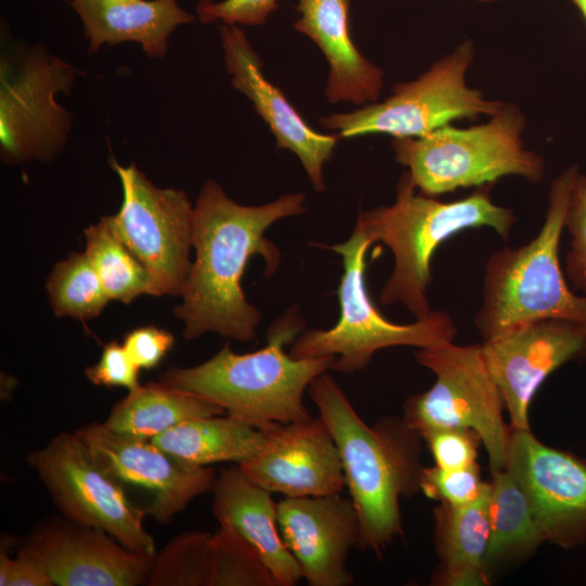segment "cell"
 <instances>
[{
  "instance_id": "6da1fadb",
  "label": "cell",
  "mask_w": 586,
  "mask_h": 586,
  "mask_svg": "<svg viewBox=\"0 0 586 586\" xmlns=\"http://www.w3.org/2000/svg\"><path fill=\"white\" fill-rule=\"evenodd\" d=\"M305 194L289 193L262 205L234 202L214 180L204 182L194 205L192 247L195 259L175 308L183 336L206 332L247 342L255 337L259 310L242 290V277L254 255L265 262V276L279 267L281 254L265 237L276 221L306 211Z\"/></svg>"
},
{
  "instance_id": "7a4b0ae2",
  "label": "cell",
  "mask_w": 586,
  "mask_h": 586,
  "mask_svg": "<svg viewBox=\"0 0 586 586\" xmlns=\"http://www.w3.org/2000/svg\"><path fill=\"white\" fill-rule=\"evenodd\" d=\"M308 392L340 453L359 519L358 547L380 556L403 533L400 497L420 491L422 436L393 416L368 426L327 372Z\"/></svg>"
},
{
  "instance_id": "3957f363",
  "label": "cell",
  "mask_w": 586,
  "mask_h": 586,
  "mask_svg": "<svg viewBox=\"0 0 586 586\" xmlns=\"http://www.w3.org/2000/svg\"><path fill=\"white\" fill-rule=\"evenodd\" d=\"M304 326L298 311L289 309L269 326L263 348L238 354L226 344L205 362L166 370L160 382L207 399L258 430L308 420L304 393L315 378L332 369L335 358L297 359L284 352Z\"/></svg>"
},
{
  "instance_id": "277c9868",
  "label": "cell",
  "mask_w": 586,
  "mask_h": 586,
  "mask_svg": "<svg viewBox=\"0 0 586 586\" xmlns=\"http://www.w3.org/2000/svg\"><path fill=\"white\" fill-rule=\"evenodd\" d=\"M492 184L477 187L470 195L442 202L426 195L405 173L396 187L393 204L358 215L356 226L370 243L381 242L394 255V268L380 292L382 305L403 304L417 319L432 314L428 286L431 260L447 239L469 228L489 227L508 240L517 217L512 209L491 198Z\"/></svg>"
},
{
  "instance_id": "5b68a950",
  "label": "cell",
  "mask_w": 586,
  "mask_h": 586,
  "mask_svg": "<svg viewBox=\"0 0 586 586\" xmlns=\"http://www.w3.org/2000/svg\"><path fill=\"white\" fill-rule=\"evenodd\" d=\"M578 173L572 165L552 180L545 220L534 239L519 247H502L487 259L482 304L474 318L484 340L545 318L586 322V295L570 290L559 262L566 206Z\"/></svg>"
},
{
  "instance_id": "8992f818",
  "label": "cell",
  "mask_w": 586,
  "mask_h": 586,
  "mask_svg": "<svg viewBox=\"0 0 586 586\" xmlns=\"http://www.w3.org/2000/svg\"><path fill=\"white\" fill-rule=\"evenodd\" d=\"M526 119L514 103L469 128L450 125L417 138H394L396 161L408 168L413 186L426 195L493 184L505 176L538 182L545 161L522 139Z\"/></svg>"
},
{
  "instance_id": "52a82bcc",
  "label": "cell",
  "mask_w": 586,
  "mask_h": 586,
  "mask_svg": "<svg viewBox=\"0 0 586 586\" xmlns=\"http://www.w3.org/2000/svg\"><path fill=\"white\" fill-rule=\"evenodd\" d=\"M370 245L365 232L355 226L345 242L330 246L343 262L336 291L340 318L330 329L302 332L291 344L293 358L331 356L335 358L332 369L354 373L366 368L382 348H435L453 343L457 329L447 313L433 310L430 316L407 324L392 322L381 315L366 285V254Z\"/></svg>"
},
{
  "instance_id": "ba28073f",
  "label": "cell",
  "mask_w": 586,
  "mask_h": 586,
  "mask_svg": "<svg viewBox=\"0 0 586 586\" xmlns=\"http://www.w3.org/2000/svg\"><path fill=\"white\" fill-rule=\"evenodd\" d=\"M78 71L41 41L11 39L1 29L0 157L4 164L51 162L65 148L72 114L58 94H69Z\"/></svg>"
},
{
  "instance_id": "9c48e42d",
  "label": "cell",
  "mask_w": 586,
  "mask_h": 586,
  "mask_svg": "<svg viewBox=\"0 0 586 586\" xmlns=\"http://www.w3.org/2000/svg\"><path fill=\"white\" fill-rule=\"evenodd\" d=\"M474 55L473 43L466 40L418 78L396 84L383 101L323 116L319 123L328 130H336L339 138L372 133L417 138L456 119L492 116L505 102L491 100L467 85L466 75Z\"/></svg>"
},
{
  "instance_id": "30bf717a",
  "label": "cell",
  "mask_w": 586,
  "mask_h": 586,
  "mask_svg": "<svg viewBox=\"0 0 586 586\" xmlns=\"http://www.w3.org/2000/svg\"><path fill=\"white\" fill-rule=\"evenodd\" d=\"M415 358L436 380L428 391L406 399L404 421L421 436L438 429H471L485 446L492 472L505 469L511 425L504 421V398L482 344L419 348Z\"/></svg>"
},
{
  "instance_id": "8fae6325",
  "label": "cell",
  "mask_w": 586,
  "mask_h": 586,
  "mask_svg": "<svg viewBox=\"0 0 586 586\" xmlns=\"http://www.w3.org/2000/svg\"><path fill=\"white\" fill-rule=\"evenodd\" d=\"M26 461L66 520L102 530L126 548L154 559V538L143 525L145 510L98 466L76 432L58 434L30 451Z\"/></svg>"
},
{
  "instance_id": "7c38bea8",
  "label": "cell",
  "mask_w": 586,
  "mask_h": 586,
  "mask_svg": "<svg viewBox=\"0 0 586 586\" xmlns=\"http://www.w3.org/2000/svg\"><path fill=\"white\" fill-rule=\"evenodd\" d=\"M109 163L123 190L119 211L107 216L111 227L148 269L160 295L181 296L192 264L194 206L183 190L156 187L135 164Z\"/></svg>"
},
{
  "instance_id": "4fadbf2b",
  "label": "cell",
  "mask_w": 586,
  "mask_h": 586,
  "mask_svg": "<svg viewBox=\"0 0 586 586\" xmlns=\"http://www.w3.org/2000/svg\"><path fill=\"white\" fill-rule=\"evenodd\" d=\"M505 469L523 489L545 542L562 548L586 543V459L511 426Z\"/></svg>"
},
{
  "instance_id": "5bb4252c",
  "label": "cell",
  "mask_w": 586,
  "mask_h": 586,
  "mask_svg": "<svg viewBox=\"0 0 586 586\" xmlns=\"http://www.w3.org/2000/svg\"><path fill=\"white\" fill-rule=\"evenodd\" d=\"M482 346L510 425L530 430V407L539 386L560 366L586 358V322L534 320L484 340Z\"/></svg>"
},
{
  "instance_id": "9a60e30c",
  "label": "cell",
  "mask_w": 586,
  "mask_h": 586,
  "mask_svg": "<svg viewBox=\"0 0 586 586\" xmlns=\"http://www.w3.org/2000/svg\"><path fill=\"white\" fill-rule=\"evenodd\" d=\"M76 433L106 474L123 486L150 494L145 512L162 524L170 522L192 499L212 491L217 476L211 467H186L151 440L117 433L104 422L82 425Z\"/></svg>"
},
{
  "instance_id": "2e32d148",
  "label": "cell",
  "mask_w": 586,
  "mask_h": 586,
  "mask_svg": "<svg viewBox=\"0 0 586 586\" xmlns=\"http://www.w3.org/2000/svg\"><path fill=\"white\" fill-rule=\"evenodd\" d=\"M262 431L260 450L239 464L253 482L284 497L343 493L346 481L340 453L320 416Z\"/></svg>"
},
{
  "instance_id": "e0dca14e",
  "label": "cell",
  "mask_w": 586,
  "mask_h": 586,
  "mask_svg": "<svg viewBox=\"0 0 586 586\" xmlns=\"http://www.w3.org/2000/svg\"><path fill=\"white\" fill-rule=\"evenodd\" d=\"M283 543L310 586H347V558L358 547L360 527L352 499L342 494L284 497L277 504Z\"/></svg>"
},
{
  "instance_id": "ac0fdd59",
  "label": "cell",
  "mask_w": 586,
  "mask_h": 586,
  "mask_svg": "<svg viewBox=\"0 0 586 586\" xmlns=\"http://www.w3.org/2000/svg\"><path fill=\"white\" fill-rule=\"evenodd\" d=\"M220 42L231 85L244 94L276 137L277 145L293 152L301 161L316 191L324 189L323 164L339 137L311 128L283 92L263 73V62L239 25L221 24Z\"/></svg>"
},
{
  "instance_id": "d6986e66",
  "label": "cell",
  "mask_w": 586,
  "mask_h": 586,
  "mask_svg": "<svg viewBox=\"0 0 586 586\" xmlns=\"http://www.w3.org/2000/svg\"><path fill=\"white\" fill-rule=\"evenodd\" d=\"M25 546L41 560L58 586L146 584L153 562L106 532L68 520L40 526Z\"/></svg>"
},
{
  "instance_id": "ffe728a7",
  "label": "cell",
  "mask_w": 586,
  "mask_h": 586,
  "mask_svg": "<svg viewBox=\"0 0 586 586\" xmlns=\"http://www.w3.org/2000/svg\"><path fill=\"white\" fill-rule=\"evenodd\" d=\"M351 0H298L293 27L322 51L330 68L324 94L331 103L377 102L384 84L382 68L356 48L349 35Z\"/></svg>"
},
{
  "instance_id": "44dd1931",
  "label": "cell",
  "mask_w": 586,
  "mask_h": 586,
  "mask_svg": "<svg viewBox=\"0 0 586 586\" xmlns=\"http://www.w3.org/2000/svg\"><path fill=\"white\" fill-rule=\"evenodd\" d=\"M212 492V512L219 525L232 528L256 549L277 586L295 585L302 572L281 537L271 492L253 482L239 464L222 469Z\"/></svg>"
},
{
  "instance_id": "7402d4cb",
  "label": "cell",
  "mask_w": 586,
  "mask_h": 586,
  "mask_svg": "<svg viewBox=\"0 0 586 586\" xmlns=\"http://www.w3.org/2000/svg\"><path fill=\"white\" fill-rule=\"evenodd\" d=\"M77 13L89 41L88 53L103 44L137 42L149 58L165 56L175 29L194 16L177 0H65Z\"/></svg>"
},
{
  "instance_id": "603a6c76",
  "label": "cell",
  "mask_w": 586,
  "mask_h": 586,
  "mask_svg": "<svg viewBox=\"0 0 586 586\" xmlns=\"http://www.w3.org/2000/svg\"><path fill=\"white\" fill-rule=\"evenodd\" d=\"M488 491L462 506L440 502L433 511L434 545L440 558L433 584L484 586L489 584Z\"/></svg>"
},
{
  "instance_id": "cb8c5ba5",
  "label": "cell",
  "mask_w": 586,
  "mask_h": 586,
  "mask_svg": "<svg viewBox=\"0 0 586 586\" xmlns=\"http://www.w3.org/2000/svg\"><path fill=\"white\" fill-rule=\"evenodd\" d=\"M151 441L179 463L200 468L250 460L263 447L265 432L221 415L181 422Z\"/></svg>"
},
{
  "instance_id": "d4e9b609",
  "label": "cell",
  "mask_w": 586,
  "mask_h": 586,
  "mask_svg": "<svg viewBox=\"0 0 586 586\" xmlns=\"http://www.w3.org/2000/svg\"><path fill=\"white\" fill-rule=\"evenodd\" d=\"M221 415L226 411L207 399L149 382L119 400L104 423L117 433L151 440L181 422Z\"/></svg>"
},
{
  "instance_id": "484cf974",
  "label": "cell",
  "mask_w": 586,
  "mask_h": 586,
  "mask_svg": "<svg viewBox=\"0 0 586 586\" xmlns=\"http://www.w3.org/2000/svg\"><path fill=\"white\" fill-rule=\"evenodd\" d=\"M492 474L488 494V566L524 559L545 542L517 480L506 469Z\"/></svg>"
},
{
  "instance_id": "4316f807",
  "label": "cell",
  "mask_w": 586,
  "mask_h": 586,
  "mask_svg": "<svg viewBox=\"0 0 586 586\" xmlns=\"http://www.w3.org/2000/svg\"><path fill=\"white\" fill-rule=\"evenodd\" d=\"M86 251L110 301L128 304L142 294L160 296L143 264L119 239L107 216L85 229Z\"/></svg>"
},
{
  "instance_id": "83f0119b",
  "label": "cell",
  "mask_w": 586,
  "mask_h": 586,
  "mask_svg": "<svg viewBox=\"0 0 586 586\" xmlns=\"http://www.w3.org/2000/svg\"><path fill=\"white\" fill-rule=\"evenodd\" d=\"M47 291L56 316L81 321L99 316L110 301L86 253H72L58 263L47 279Z\"/></svg>"
},
{
  "instance_id": "f1b7e54d",
  "label": "cell",
  "mask_w": 586,
  "mask_h": 586,
  "mask_svg": "<svg viewBox=\"0 0 586 586\" xmlns=\"http://www.w3.org/2000/svg\"><path fill=\"white\" fill-rule=\"evenodd\" d=\"M213 535L184 532L155 555L146 581L150 586H212Z\"/></svg>"
},
{
  "instance_id": "f546056e",
  "label": "cell",
  "mask_w": 586,
  "mask_h": 586,
  "mask_svg": "<svg viewBox=\"0 0 586 586\" xmlns=\"http://www.w3.org/2000/svg\"><path fill=\"white\" fill-rule=\"evenodd\" d=\"M212 586H277L256 549L232 528L213 535Z\"/></svg>"
},
{
  "instance_id": "4dcf8cb0",
  "label": "cell",
  "mask_w": 586,
  "mask_h": 586,
  "mask_svg": "<svg viewBox=\"0 0 586 586\" xmlns=\"http://www.w3.org/2000/svg\"><path fill=\"white\" fill-rule=\"evenodd\" d=\"M488 488L489 483L482 481L477 463L453 470L437 466L423 468L420 476V491L426 497L453 506L473 502Z\"/></svg>"
},
{
  "instance_id": "1f68e13d",
  "label": "cell",
  "mask_w": 586,
  "mask_h": 586,
  "mask_svg": "<svg viewBox=\"0 0 586 586\" xmlns=\"http://www.w3.org/2000/svg\"><path fill=\"white\" fill-rule=\"evenodd\" d=\"M564 227L571 234L565 257L566 275L575 289L586 292V175L578 173L565 212Z\"/></svg>"
},
{
  "instance_id": "d6a6232c",
  "label": "cell",
  "mask_w": 586,
  "mask_h": 586,
  "mask_svg": "<svg viewBox=\"0 0 586 586\" xmlns=\"http://www.w3.org/2000/svg\"><path fill=\"white\" fill-rule=\"evenodd\" d=\"M435 460V466L453 470L476 463L480 435L466 428L438 429L422 435Z\"/></svg>"
},
{
  "instance_id": "836d02e7",
  "label": "cell",
  "mask_w": 586,
  "mask_h": 586,
  "mask_svg": "<svg viewBox=\"0 0 586 586\" xmlns=\"http://www.w3.org/2000/svg\"><path fill=\"white\" fill-rule=\"evenodd\" d=\"M279 0H200L195 7L199 21L204 24L222 22L229 25L258 26L268 21Z\"/></svg>"
},
{
  "instance_id": "e575fe53",
  "label": "cell",
  "mask_w": 586,
  "mask_h": 586,
  "mask_svg": "<svg viewBox=\"0 0 586 586\" xmlns=\"http://www.w3.org/2000/svg\"><path fill=\"white\" fill-rule=\"evenodd\" d=\"M139 370L124 345L112 341L104 345L99 361L87 368L85 374L95 385L120 386L131 392L141 385Z\"/></svg>"
},
{
  "instance_id": "d590c367",
  "label": "cell",
  "mask_w": 586,
  "mask_h": 586,
  "mask_svg": "<svg viewBox=\"0 0 586 586\" xmlns=\"http://www.w3.org/2000/svg\"><path fill=\"white\" fill-rule=\"evenodd\" d=\"M175 343L174 335L155 326H143L129 331L123 345L139 369L158 366Z\"/></svg>"
},
{
  "instance_id": "8d00e7d4",
  "label": "cell",
  "mask_w": 586,
  "mask_h": 586,
  "mask_svg": "<svg viewBox=\"0 0 586 586\" xmlns=\"http://www.w3.org/2000/svg\"><path fill=\"white\" fill-rule=\"evenodd\" d=\"M4 538L0 551V586H53L41 560L23 545L17 556L11 559Z\"/></svg>"
},
{
  "instance_id": "74e56055",
  "label": "cell",
  "mask_w": 586,
  "mask_h": 586,
  "mask_svg": "<svg viewBox=\"0 0 586 586\" xmlns=\"http://www.w3.org/2000/svg\"><path fill=\"white\" fill-rule=\"evenodd\" d=\"M572 2L579 9L586 20V0H572Z\"/></svg>"
},
{
  "instance_id": "f35d334b",
  "label": "cell",
  "mask_w": 586,
  "mask_h": 586,
  "mask_svg": "<svg viewBox=\"0 0 586 586\" xmlns=\"http://www.w3.org/2000/svg\"><path fill=\"white\" fill-rule=\"evenodd\" d=\"M481 1H491V0H481Z\"/></svg>"
}]
</instances>
